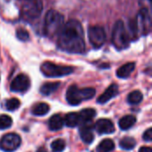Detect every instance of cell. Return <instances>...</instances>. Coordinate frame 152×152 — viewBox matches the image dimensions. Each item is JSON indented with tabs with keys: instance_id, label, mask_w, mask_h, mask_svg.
<instances>
[{
	"instance_id": "obj_1",
	"label": "cell",
	"mask_w": 152,
	"mask_h": 152,
	"mask_svg": "<svg viewBox=\"0 0 152 152\" xmlns=\"http://www.w3.org/2000/svg\"><path fill=\"white\" fill-rule=\"evenodd\" d=\"M58 47L69 53H83L85 52L84 30L79 21L70 20L64 24L58 35Z\"/></svg>"
},
{
	"instance_id": "obj_2",
	"label": "cell",
	"mask_w": 152,
	"mask_h": 152,
	"mask_svg": "<svg viewBox=\"0 0 152 152\" xmlns=\"http://www.w3.org/2000/svg\"><path fill=\"white\" fill-rule=\"evenodd\" d=\"M64 26V17L55 10H49L45 17V34L49 37L58 36Z\"/></svg>"
},
{
	"instance_id": "obj_3",
	"label": "cell",
	"mask_w": 152,
	"mask_h": 152,
	"mask_svg": "<svg viewBox=\"0 0 152 152\" xmlns=\"http://www.w3.org/2000/svg\"><path fill=\"white\" fill-rule=\"evenodd\" d=\"M95 93L96 91L94 88L86 87L79 89L76 85H72L66 93V99L70 105H78L83 101L92 99L95 95Z\"/></svg>"
},
{
	"instance_id": "obj_4",
	"label": "cell",
	"mask_w": 152,
	"mask_h": 152,
	"mask_svg": "<svg viewBox=\"0 0 152 152\" xmlns=\"http://www.w3.org/2000/svg\"><path fill=\"white\" fill-rule=\"evenodd\" d=\"M130 42L129 34L127 33L125 24L122 20H118L112 31V43L118 50H123L128 47Z\"/></svg>"
},
{
	"instance_id": "obj_5",
	"label": "cell",
	"mask_w": 152,
	"mask_h": 152,
	"mask_svg": "<svg viewBox=\"0 0 152 152\" xmlns=\"http://www.w3.org/2000/svg\"><path fill=\"white\" fill-rule=\"evenodd\" d=\"M40 70L47 77H59L71 74L74 69L70 66L57 65L51 61H45L41 65Z\"/></svg>"
},
{
	"instance_id": "obj_6",
	"label": "cell",
	"mask_w": 152,
	"mask_h": 152,
	"mask_svg": "<svg viewBox=\"0 0 152 152\" xmlns=\"http://www.w3.org/2000/svg\"><path fill=\"white\" fill-rule=\"evenodd\" d=\"M43 11L42 0H24L22 4V13L29 20L37 19Z\"/></svg>"
},
{
	"instance_id": "obj_7",
	"label": "cell",
	"mask_w": 152,
	"mask_h": 152,
	"mask_svg": "<svg viewBox=\"0 0 152 152\" xmlns=\"http://www.w3.org/2000/svg\"><path fill=\"white\" fill-rule=\"evenodd\" d=\"M88 38L94 48L102 47L106 41V33L104 28L100 25L91 26L88 28Z\"/></svg>"
},
{
	"instance_id": "obj_8",
	"label": "cell",
	"mask_w": 152,
	"mask_h": 152,
	"mask_svg": "<svg viewBox=\"0 0 152 152\" xmlns=\"http://www.w3.org/2000/svg\"><path fill=\"white\" fill-rule=\"evenodd\" d=\"M20 137L16 134H7L0 140V150L5 152L16 151L20 145Z\"/></svg>"
},
{
	"instance_id": "obj_9",
	"label": "cell",
	"mask_w": 152,
	"mask_h": 152,
	"mask_svg": "<svg viewBox=\"0 0 152 152\" xmlns=\"http://www.w3.org/2000/svg\"><path fill=\"white\" fill-rule=\"evenodd\" d=\"M29 86H30L29 77L25 74H20L12 81L10 88L12 92L22 93L27 91L29 88Z\"/></svg>"
},
{
	"instance_id": "obj_10",
	"label": "cell",
	"mask_w": 152,
	"mask_h": 152,
	"mask_svg": "<svg viewBox=\"0 0 152 152\" xmlns=\"http://www.w3.org/2000/svg\"><path fill=\"white\" fill-rule=\"evenodd\" d=\"M94 128L97 131V133L100 134H113L115 132L114 124L112 123L111 120L106 118L99 119L95 123Z\"/></svg>"
},
{
	"instance_id": "obj_11",
	"label": "cell",
	"mask_w": 152,
	"mask_h": 152,
	"mask_svg": "<svg viewBox=\"0 0 152 152\" xmlns=\"http://www.w3.org/2000/svg\"><path fill=\"white\" fill-rule=\"evenodd\" d=\"M118 94V86L116 84H112L110 85L103 94H102L98 99L97 102L100 104H104L106 102H108L110 100H111L112 98H114L117 94Z\"/></svg>"
},
{
	"instance_id": "obj_12",
	"label": "cell",
	"mask_w": 152,
	"mask_h": 152,
	"mask_svg": "<svg viewBox=\"0 0 152 152\" xmlns=\"http://www.w3.org/2000/svg\"><path fill=\"white\" fill-rule=\"evenodd\" d=\"M80 136L82 141L86 144H90L94 142V135L89 123H85V125L80 128Z\"/></svg>"
},
{
	"instance_id": "obj_13",
	"label": "cell",
	"mask_w": 152,
	"mask_h": 152,
	"mask_svg": "<svg viewBox=\"0 0 152 152\" xmlns=\"http://www.w3.org/2000/svg\"><path fill=\"white\" fill-rule=\"evenodd\" d=\"M135 68V63L134 62H127L126 64L121 66L118 71H117V76L120 78H127L132 72L134 70Z\"/></svg>"
},
{
	"instance_id": "obj_14",
	"label": "cell",
	"mask_w": 152,
	"mask_h": 152,
	"mask_svg": "<svg viewBox=\"0 0 152 152\" xmlns=\"http://www.w3.org/2000/svg\"><path fill=\"white\" fill-rule=\"evenodd\" d=\"M63 125H64V120L60 114H55L53 117H51L48 122L49 128L52 131H58L61 129Z\"/></svg>"
},
{
	"instance_id": "obj_15",
	"label": "cell",
	"mask_w": 152,
	"mask_h": 152,
	"mask_svg": "<svg viewBox=\"0 0 152 152\" xmlns=\"http://www.w3.org/2000/svg\"><path fill=\"white\" fill-rule=\"evenodd\" d=\"M63 120H64V124L67 126H69V127H75V126H77L80 123L79 114L76 113V112L68 113L65 116V118Z\"/></svg>"
},
{
	"instance_id": "obj_16",
	"label": "cell",
	"mask_w": 152,
	"mask_h": 152,
	"mask_svg": "<svg viewBox=\"0 0 152 152\" xmlns=\"http://www.w3.org/2000/svg\"><path fill=\"white\" fill-rule=\"evenodd\" d=\"M136 122V118L133 115H127L123 117L120 120H119V127L122 130H128L130 129Z\"/></svg>"
},
{
	"instance_id": "obj_17",
	"label": "cell",
	"mask_w": 152,
	"mask_h": 152,
	"mask_svg": "<svg viewBox=\"0 0 152 152\" xmlns=\"http://www.w3.org/2000/svg\"><path fill=\"white\" fill-rule=\"evenodd\" d=\"M61 86L60 82H50L44 84L40 88V93L44 95H49L55 92Z\"/></svg>"
},
{
	"instance_id": "obj_18",
	"label": "cell",
	"mask_w": 152,
	"mask_h": 152,
	"mask_svg": "<svg viewBox=\"0 0 152 152\" xmlns=\"http://www.w3.org/2000/svg\"><path fill=\"white\" fill-rule=\"evenodd\" d=\"M50 107L45 102H39L32 108V114L35 116H44L49 112Z\"/></svg>"
},
{
	"instance_id": "obj_19",
	"label": "cell",
	"mask_w": 152,
	"mask_h": 152,
	"mask_svg": "<svg viewBox=\"0 0 152 152\" xmlns=\"http://www.w3.org/2000/svg\"><path fill=\"white\" fill-rule=\"evenodd\" d=\"M78 114L80 118V122L82 121L84 123H89L96 115V111L94 109H84Z\"/></svg>"
},
{
	"instance_id": "obj_20",
	"label": "cell",
	"mask_w": 152,
	"mask_h": 152,
	"mask_svg": "<svg viewBox=\"0 0 152 152\" xmlns=\"http://www.w3.org/2000/svg\"><path fill=\"white\" fill-rule=\"evenodd\" d=\"M115 149V143L110 139H105L100 142L97 147V152H111Z\"/></svg>"
},
{
	"instance_id": "obj_21",
	"label": "cell",
	"mask_w": 152,
	"mask_h": 152,
	"mask_svg": "<svg viewBox=\"0 0 152 152\" xmlns=\"http://www.w3.org/2000/svg\"><path fill=\"white\" fill-rule=\"evenodd\" d=\"M143 99V96H142V94L140 92V91H134L132 93L129 94L128 97H127V101L130 104H139Z\"/></svg>"
},
{
	"instance_id": "obj_22",
	"label": "cell",
	"mask_w": 152,
	"mask_h": 152,
	"mask_svg": "<svg viewBox=\"0 0 152 152\" xmlns=\"http://www.w3.org/2000/svg\"><path fill=\"white\" fill-rule=\"evenodd\" d=\"M119 145L122 149L124 150H126V151H130V150H133L135 145H136V142L134 138H131V137H125L123 138L120 142H119Z\"/></svg>"
},
{
	"instance_id": "obj_23",
	"label": "cell",
	"mask_w": 152,
	"mask_h": 152,
	"mask_svg": "<svg viewBox=\"0 0 152 152\" xmlns=\"http://www.w3.org/2000/svg\"><path fill=\"white\" fill-rule=\"evenodd\" d=\"M65 147H66V143H65V141L62 139L55 140L51 144V149H52L53 152L63 151L65 150Z\"/></svg>"
},
{
	"instance_id": "obj_24",
	"label": "cell",
	"mask_w": 152,
	"mask_h": 152,
	"mask_svg": "<svg viewBox=\"0 0 152 152\" xmlns=\"http://www.w3.org/2000/svg\"><path fill=\"white\" fill-rule=\"evenodd\" d=\"M12 119L8 115H1L0 116V130H4L9 128L12 126Z\"/></svg>"
},
{
	"instance_id": "obj_25",
	"label": "cell",
	"mask_w": 152,
	"mask_h": 152,
	"mask_svg": "<svg viewBox=\"0 0 152 152\" xmlns=\"http://www.w3.org/2000/svg\"><path fill=\"white\" fill-rule=\"evenodd\" d=\"M20 105V102L16 99V98H12L10 100H7L6 103H5V108L7 110H10V111H12V110H17Z\"/></svg>"
},
{
	"instance_id": "obj_26",
	"label": "cell",
	"mask_w": 152,
	"mask_h": 152,
	"mask_svg": "<svg viewBox=\"0 0 152 152\" xmlns=\"http://www.w3.org/2000/svg\"><path fill=\"white\" fill-rule=\"evenodd\" d=\"M16 37L20 41H28L29 39V33L27 29L23 28H20L16 30Z\"/></svg>"
},
{
	"instance_id": "obj_27",
	"label": "cell",
	"mask_w": 152,
	"mask_h": 152,
	"mask_svg": "<svg viewBox=\"0 0 152 152\" xmlns=\"http://www.w3.org/2000/svg\"><path fill=\"white\" fill-rule=\"evenodd\" d=\"M143 140L146 142H151L152 140V129L149 128L145 133L143 134Z\"/></svg>"
},
{
	"instance_id": "obj_28",
	"label": "cell",
	"mask_w": 152,
	"mask_h": 152,
	"mask_svg": "<svg viewBox=\"0 0 152 152\" xmlns=\"http://www.w3.org/2000/svg\"><path fill=\"white\" fill-rule=\"evenodd\" d=\"M139 152H152V150L150 147H142Z\"/></svg>"
},
{
	"instance_id": "obj_29",
	"label": "cell",
	"mask_w": 152,
	"mask_h": 152,
	"mask_svg": "<svg viewBox=\"0 0 152 152\" xmlns=\"http://www.w3.org/2000/svg\"><path fill=\"white\" fill-rule=\"evenodd\" d=\"M37 152H47V151H46L45 148H43V147H42V148H39Z\"/></svg>"
}]
</instances>
